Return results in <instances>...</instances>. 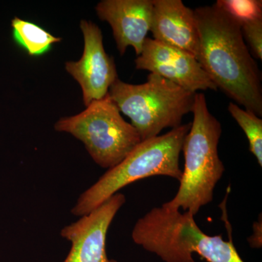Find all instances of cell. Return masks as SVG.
Instances as JSON below:
<instances>
[{
    "mask_svg": "<svg viewBox=\"0 0 262 262\" xmlns=\"http://www.w3.org/2000/svg\"><path fill=\"white\" fill-rule=\"evenodd\" d=\"M54 128L82 141L95 163L103 168L116 166L142 141L135 127L122 118L108 93L82 113L60 119Z\"/></svg>",
    "mask_w": 262,
    "mask_h": 262,
    "instance_id": "obj_5",
    "label": "cell"
},
{
    "mask_svg": "<svg viewBox=\"0 0 262 262\" xmlns=\"http://www.w3.org/2000/svg\"><path fill=\"white\" fill-rule=\"evenodd\" d=\"M193 253H198L208 262H244L232 239L225 241L222 235H208L201 229L196 234Z\"/></svg>",
    "mask_w": 262,
    "mask_h": 262,
    "instance_id": "obj_13",
    "label": "cell"
},
{
    "mask_svg": "<svg viewBox=\"0 0 262 262\" xmlns=\"http://www.w3.org/2000/svg\"><path fill=\"white\" fill-rule=\"evenodd\" d=\"M215 4L241 26L262 18L261 0H219Z\"/></svg>",
    "mask_w": 262,
    "mask_h": 262,
    "instance_id": "obj_15",
    "label": "cell"
},
{
    "mask_svg": "<svg viewBox=\"0 0 262 262\" xmlns=\"http://www.w3.org/2000/svg\"><path fill=\"white\" fill-rule=\"evenodd\" d=\"M192 113L193 121L182 145L185 165L180 186L173 199L163 206L173 210L182 208L195 215L213 201L215 185L225 168L218 152L222 125L210 113L202 93L194 95Z\"/></svg>",
    "mask_w": 262,
    "mask_h": 262,
    "instance_id": "obj_2",
    "label": "cell"
},
{
    "mask_svg": "<svg viewBox=\"0 0 262 262\" xmlns=\"http://www.w3.org/2000/svg\"><path fill=\"white\" fill-rule=\"evenodd\" d=\"M152 9V0H103L96 7L98 18L113 29L120 56L129 46L140 56L151 29Z\"/></svg>",
    "mask_w": 262,
    "mask_h": 262,
    "instance_id": "obj_10",
    "label": "cell"
},
{
    "mask_svg": "<svg viewBox=\"0 0 262 262\" xmlns=\"http://www.w3.org/2000/svg\"><path fill=\"white\" fill-rule=\"evenodd\" d=\"M191 123L180 125L163 135L141 141L121 163L108 169L94 185L81 194L72 208L77 216L89 214L129 184L154 176L180 182L179 156Z\"/></svg>",
    "mask_w": 262,
    "mask_h": 262,
    "instance_id": "obj_3",
    "label": "cell"
},
{
    "mask_svg": "<svg viewBox=\"0 0 262 262\" xmlns=\"http://www.w3.org/2000/svg\"><path fill=\"white\" fill-rule=\"evenodd\" d=\"M153 39L190 53L198 60L199 36L194 10L181 0H152Z\"/></svg>",
    "mask_w": 262,
    "mask_h": 262,
    "instance_id": "obj_11",
    "label": "cell"
},
{
    "mask_svg": "<svg viewBox=\"0 0 262 262\" xmlns=\"http://www.w3.org/2000/svg\"><path fill=\"white\" fill-rule=\"evenodd\" d=\"M135 64L137 70L161 76L194 94L198 91H218L195 57L151 38H146Z\"/></svg>",
    "mask_w": 262,
    "mask_h": 262,
    "instance_id": "obj_8",
    "label": "cell"
},
{
    "mask_svg": "<svg viewBox=\"0 0 262 262\" xmlns=\"http://www.w3.org/2000/svg\"><path fill=\"white\" fill-rule=\"evenodd\" d=\"M125 203V196L116 193L89 214L61 231L72 246L63 262H116L108 259L106 241L108 228L117 212Z\"/></svg>",
    "mask_w": 262,
    "mask_h": 262,
    "instance_id": "obj_9",
    "label": "cell"
},
{
    "mask_svg": "<svg viewBox=\"0 0 262 262\" xmlns=\"http://www.w3.org/2000/svg\"><path fill=\"white\" fill-rule=\"evenodd\" d=\"M243 35L246 38L252 53L257 59L262 60V18L241 26Z\"/></svg>",
    "mask_w": 262,
    "mask_h": 262,
    "instance_id": "obj_16",
    "label": "cell"
},
{
    "mask_svg": "<svg viewBox=\"0 0 262 262\" xmlns=\"http://www.w3.org/2000/svg\"><path fill=\"white\" fill-rule=\"evenodd\" d=\"M228 111L247 136L250 151L262 166V120L254 113L239 107L236 103H229Z\"/></svg>",
    "mask_w": 262,
    "mask_h": 262,
    "instance_id": "obj_14",
    "label": "cell"
},
{
    "mask_svg": "<svg viewBox=\"0 0 262 262\" xmlns=\"http://www.w3.org/2000/svg\"><path fill=\"white\" fill-rule=\"evenodd\" d=\"M108 95L120 113L128 117L141 141L159 135L163 129L182 125L192 113L194 93L161 76L150 73L145 83L133 84L117 79Z\"/></svg>",
    "mask_w": 262,
    "mask_h": 262,
    "instance_id": "obj_4",
    "label": "cell"
},
{
    "mask_svg": "<svg viewBox=\"0 0 262 262\" xmlns=\"http://www.w3.org/2000/svg\"><path fill=\"white\" fill-rule=\"evenodd\" d=\"M194 13L202 68L217 89L261 116V74L245 42L241 26L215 4L200 7Z\"/></svg>",
    "mask_w": 262,
    "mask_h": 262,
    "instance_id": "obj_1",
    "label": "cell"
},
{
    "mask_svg": "<svg viewBox=\"0 0 262 262\" xmlns=\"http://www.w3.org/2000/svg\"><path fill=\"white\" fill-rule=\"evenodd\" d=\"M84 50L77 61H67L65 70L80 85L84 106L104 98L117 77L116 65L103 47L101 29L91 20H82Z\"/></svg>",
    "mask_w": 262,
    "mask_h": 262,
    "instance_id": "obj_7",
    "label": "cell"
},
{
    "mask_svg": "<svg viewBox=\"0 0 262 262\" xmlns=\"http://www.w3.org/2000/svg\"><path fill=\"white\" fill-rule=\"evenodd\" d=\"M190 212L154 208L137 221L132 232L136 244L165 262H195L193 245L199 227Z\"/></svg>",
    "mask_w": 262,
    "mask_h": 262,
    "instance_id": "obj_6",
    "label": "cell"
},
{
    "mask_svg": "<svg viewBox=\"0 0 262 262\" xmlns=\"http://www.w3.org/2000/svg\"><path fill=\"white\" fill-rule=\"evenodd\" d=\"M11 28L14 42L30 56H42L62 40L37 24L18 17L11 20Z\"/></svg>",
    "mask_w": 262,
    "mask_h": 262,
    "instance_id": "obj_12",
    "label": "cell"
}]
</instances>
